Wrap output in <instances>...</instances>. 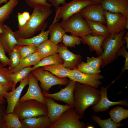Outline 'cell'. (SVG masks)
I'll return each mask as SVG.
<instances>
[{"label": "cell", "mask_w": 128, "mask_h": 128, "mask_svg": "<svg viewBox=\"0 0 128 128\" xmlns=\"http://www.w3.org/2000/svg\"><path fill=\"white\" fill-rule=\"evenodd\" d=\"M51 6L39 4L33 8V12L29 19L22 28L15 32L14 35L17 40L32 37L40 31L47 23L45 21L52 13Z\"/></svg>", "instance_id": "1"}, {"label": "cell", "mask_w": 128, "mask_h": 128, "mask_svg": "<svg viewBox=\"0 0 128 128\" xmlns=\"http://www.w3.org/2000/svg\"><path fill=\"white\" fill-rule=\"evenodd\" d=\"M101 96L100 90L98 88L76 82L73 99L75 110L77 114L83 118L86 109L96 104Z\"/></svg>", "instance_id": "2"}, {"label": "cell", "mask_w": 128, "mask_h": 128, "mask_svg": "<svg viewBox=\"0 0 128 128\" xmlns=\"http://www.w3.org/2000/svg\"><path fill=\"white\" fill-rule=\"evenodd\" d=\"M13 113L19 120L40 115L47 117L48 109L46 105L34 100L19 101L14 110Z\"/></svg>", "instance_id": "3"}, {"label": "cell", "mask_w": 128, "mask_h": 128, "mask_svg": "<svg viewBox=\"0 0 128 128\" xmlns=\"http://www.w3.org/2000/svg\"><path fill=\"white\" fill-rule=\"evenodd\" d=\"M125 32L124 30L118 34L111 35L104 41L102 45L104 50L100 55L102 59V68L116 59L118 51L126 43L123 38Z\"/></svg>", "instance_id": "4"}, {"label": "cell", "mask_w": 128, "mask_h": 128, "mask_svg": "<svg viewBox=\"0 0 128 128\" xmlns=\"http://www.w3.org/2000/svg\"><path fill=\"white\" fill-rule=\"evenodd\" d=\"M62 28L66 32H69L72 35L80 37L92 32L85 20L79 12L73 15L65 21L60 23Z\"/></svg>", "instance_id": "5"}, {"label": "cell", "mask_w": 128, "mask_h": 128, "mask_svg": "<svg viewBox=\"0 0 128 128\" xmlns=\"http://www.w3.org/2000/svg\"><path fill=\"white\" fill-rule=\"evenodd\" d=\"M31 73L40 82V85L43 91L49 92L53 86L58 85H65L67 82L65 79L59 78L42 67L37 68Z\"/></svg>", "instance_id": "6"}, {"label": "cell", "mask_w": 128, "mask_h": 128, "mask_svg": "<svg viewBox=\"0 0 128 128\" xmlns=\"http://www.w3.org/2000/svg\"><path fill=\"white\" fill-rule=\"evenodd\" d=\"M82 119L73 107L66 111L56 122L53 123L49 128H85L86 124L80 121Z\"/></svg>", "instance_id": "7"}, {"label": "cell", "mask_w": 128, "mask_h": 128, "mask_svg": "<svg viewBox=\"0 0 128 128\" xmlns=\"http://www.w3.org/2000/svg\"><path fill=\"white\" fill-rule=\"evenodd\" d=\"M95 3H96L90 1L73 0L58 8L56 10L54 19L57 21L60 19H62L63 21H65L86 6Z\"/></svg>", "instance_id": "8"}, {"label": "cell", "mask_w": 128, "mask_h": 128, "mask_svg": "<svg viewBox=\"0 0 128 128\" xmlns=\"http://www.w3.org/2000/svg\"><path fill=\"white\" fill-rule=\"evenodd\" d=\"M106 27L111 35L118 34L124 30L128 23V17L119 13L105 10L104 13Z\"/></svg>", "instance_id": "9"}, {"label": "cell", "mask_w": 128, "mask_h": 128, "mask_svg": "<svg viewBox=\"0 0 128 128\" xmlns=\"http://www.w3.org/2000/svg\"><path fill=\"white\" fill-rule=\"evenodd\" d=\"M67 77L69 80L88 85L98 89L102 84L100 80L104 78L102 75L88 74L79 71L77 69H71Z\"/></svg>", "instance_id": "10"}, {"label": "cell", "mask_w": 128, "mask_h": 128, "mask_svg": "<svg viewBox=\"0 0 128 128\" xmlns=\"http://www.w3.org/2000/svg\"><path fill=\"white\" fill-rule=\"evenodd\" d=\"M76 82L74 81L69 80L68 85L64 88L61 89L58 92L51 94L43 91L42 93L44 97L62 101L74 108L73 92Z\"/></svg>", "instance_id": "11"}, {"label": "cell", "mask_w": 128, "mask_h": 128, "mask_svg": "<svg viewBox=\"0 0 128 128\" xmlns=\"http://www.w3.org/2000/svg\"><path fill=\"white\" fill-rule=\"evenodd\" d=\"M104 11L101 4L95 3L86 6L79 13L85 20L99 22L104 24H106Z\"/></svg>", "instance_id": "12"}, {"label": "cell", "mask_w": 128, "mask_h": 128, "mask_svg": "<svg viewBox=\"0 0 128 128\" xmlns=\"http://www.w3.org/2000/svg\"><path fill=\"white\" fill-rule=\"evenodd\" d=\"M38 81L31 72L30 73L28 90L26 93L19 99V101L34 100L46 104L45 97L39 85Z\"/></svg>", "instance_id": "13"}, {"label": "cell", "mask_w": 128, "mask_h": 128, "mask_svg": "<svg viewBox=\"0 0 128 128\" xmlns=\"http://www.w3.org/2000/svg\"><path fill=\"white\" fill-rule=\"evenodd\" d=\"M29 74L20 82L19 86L14 90L7 92L4 96L7 102L5 114L13 112L16 105L19 101L22 92L24 88L28 84Z\"/></svg>", "instance_id": "14"}, {"label": "cell", "mask_w": 128, "mask_h": 128, "mask_svg": "<svg viewBox=\"0 0 128 128\" xmlns=\"http://www.w3.org/2000/svg\"><path fill=\"white\" fill-rule=\"evenodd\" d=\"M110 86V85H109L105 87H100L101 95L100 99L98 102L92 106V107L94 112L105 111L110 107L116 105H119L128 106L127 100L113 102L109 99L107 97V90Z\"/></svg>", "instance_id": "15"}, {"label": "cell", "mask_w": 128, "mask_h": 128, "mask_svg": "<svg viewBox=\"0 0 128 128\" xmlns=\"http://www.w3.org/2000/svg\"><path fill=\"white\" fill-rule=\"evenodd\" d=\"M57 51L64 61L63 64L66 68L70 69H77L82 62V57L80 54H75L69 51L67 46L63 44L58 45Z\"/></svg>", "instance_id": "16"}, {"label": "cell", "mask_w": 128, "mask_h": 128, "mask_svg": "<svg viewBox=\"0 0 128 128\" xmlns=\"http://www.w3.org/2000/svg\"><path fill=\"white\" fill-rule=\"evenodd\" d=\"M45 97L48 111L47 117L52 123L57 121L66 111L73 107L68 104L63 105L58 104L52 98Z\"/></svg>", "instance_id": "17"}, {"label": "cell", "mask_w": 128, "mask_h": 128, "mask_svg": "<svg viewBox=\"0 0 128 128\" xmlns=\"http://www.w3.org/2000/svg\"><path fill=\"white\" fill-rule=\"evenodd\" d=\"M101 4L105 10L128 17V0H103Z\"/></svg>", "instance_id": "18"}, {"label": "cell", "mask_w": 128, "mask_h": 128, "mask_svg": "<svg viewBox=\"0 0 128 128\" xmlns=\"http://www.w3.org/2000/svg\"><path fill=\"white\" fill-rule=\"evenodd\" d=\"M3 25L4 30L3 32L0 34V42L6 52L9 55L17 45L18 42L14 32L9 26L5 24Z\"/></svg>", "instance_id": "19"}, {"label": "cell", "mask_w": 128, "mask_h": 128, "mask_svg": "<svg viewBox=\"0 0 128 128\" xmlns=\"http://www.w3.org/2000/svg\"><path fill=\"white\" fill-rule=\"evenodd\" d=\"M80 38L81 42L84 44H87L91 51H95L99 56L102 55L103 51L102 48L103 43L106 37L90 34Z\"/></svg>", "instance_id": "20"}, {"label": "cell", "mask_w": 128, "mask_h": 128, "mask_svg": "<svg viewBox=\"0 0 128 128\" xmlns=\"http://www.w3.org/2000/svg\"><path fill=\"white\" fill-rule=\"evenodd\" d=\"M20 120L23 128H49L52 124L48 117L43 115Z\"/></svg>", "instance_id": "21"}, {"label": "cell", "mask_w": 128, "mask_h": 128, "mask_svg": "<svg viewBox=\"0 0 128 128\" xmlns=\"http://www.w3.org/2000/svg\"><path fill=\"white\" fill-rule=\"evenodd\" d=\"M47 26V23L41 30V32L36 36L27 39L17 40V45H33L37 46L47 40L48 39L50 27H49L48 30L45 31V29Z\"/></svg>", "instance_id": "22"}, {"label": "cell", "mask_w": 128, "mask_h": 128, "mask_svg": "<svg viewBox=\"0 0 128 128\" xmlns=\"http://www.w3.org/2000/svg\"><path fill=\"white\" fill-rule=\"evenodd\" d=\"M37 51L41 59L57 53V45L47 40L37 46Z\"/></svg>", "instance_id": "23"}, {"label": "cell", "mask_w": 128, "mask_h": 128, "mask_svg": "<svg viewBox=\"0 0 128 128\" xmlns=\"http://www.w3.org/2000/svg\"><path fill=\"white\" fill-rule=\"evenodd\" d=\"M57 22L54 19L50 26L49 33L50 36V40L56 45L62 41L63 37L66 32L62 28L60 23Z\"/></svg>", "instance_id": "24"}, {"label": "cell", "mask_w": 128, "mask_h": 128, "mask_svg": "<svg viewBox=\"0 0 128 128\" xmlns=\"http://www.w3.org/2000/svg\"><path fill=\"white\" fill-rule=\"evenodd\" d=\"M42 59L38 52L31 54L21 60L18 65L11 70L16 73L24 68L35 65Z\"/></svg>", "instance_id": "25"}, {"label": "cell", "mask_w": 128, "mask_h": 128, "mask_svg": "<svg viewBox=\"0 0 128 128\" xmlns=\"http://www.w3.org/2000/svg\"><path fill=\"white\" fill-rule=\"evenodd\" d=\"M85 20L92 32L91 34L103 36L106 37H108L111 35L106 26L102 23L87 20Z\"/></svg>", "instance_id": "26"}, {"label": "cell", "mask_w": 128, "mask_h": 128, "mask_svg": "<svg viewBox=\"0 0 128 128\" xmlns=\"http://www.w3.org/2000/svg\"><path fill=\"white\" fill-rule=\"evenodd\" d=\"M18 2V0H9L0 7V25H3V23L9 18Z\"/></svg>", "instance_id": "27"}, {"label": "cell", "mask_w": 128, "mask_h": 128, "mask_svg": "<svg viewBox=\"0 0 128 128\" xmlns=\"http://www.w3.org/2000/svg\"><path fill=\"white\" fill-rule=\"evenodd\" d=\"M57 77L60 78L68 77L71 69L65 67L63 64H55L42 67Z\"/></svg>", "instance_id": "28"}, {"label": "cell", "mask_w": 128, "mask_h": 128, "mask_svg": "<svg viewBox=\"0 0 128 128\" xmlns=\"http://www.w3.org/2000/svg\"><path fill=\"white\" fill-rule=\"evenodd\" d=\"M64 61L60 56L59 54L57 53L42 59L37 64L32 67V70L39 67L55 64H63Z\"/></svg>", "instance_id": "29"}, {"label": "cell", "mask_w": 128, "mask_h": 128, "mask_svg": "<svg viewBox=\"0 0 128 128\" xmlns=\"http://www.w3.org/2000/svg\"><path fill=\"white\" fill-rule=\"evenodd\" d=\"M109 114L112 120L116 123H119L128 117V110L118 106L111 109Z\"/></svg>", "instance_id": "30"}, {"label": "cell", "mask_w": 128, "mask_h": 128, "mask_svg": "<svg viewBox=\"0 0 128 128\" xmlns=\"http://www.w3.org/2000/svg\"><path fill=\"white\" fill-rule=\"evenodd\" d=\"M4 120V128H23L19 118L13 113L5 114Z\"/></svg>", "instance_id": "31"}, {"label": "cell", "mask_w": 128, "mask_h": 128, "mask_svg": "<svg viewBox=\"0 0 128 128\" xmlns=\"http://www.w3.org/2000/svg\"><path fill=\"white\" fill-rule=\"evenodd\" d=\"M93 120L97 123L101 128H118L124 126V124L120 123H117L113 121L111 118L102 119L101 117L96 115L91 116Z\"/></svg>", "instance_id": "32"}, {"label": "cell", "mask_w": 128, "mask_h": 128, "mask_svg": "<svg viewBox=\"0 0 128 128\" xmlns=\"http://www.w3.org/2000/svg\"><path fill=\"white\" fill-rule=\"evenodd\" d=\"M32 71V67L24 68L15 73H12L10 77L13 82L12 91L14 90L17 83L26 77Z\"/></svg>", "instance_id": "33"}, {"label": "cell", "mask_w": 128, "mask_h": 128, "mask_svg": "<svg viewBox=\"0 0 128 128\" xmlns=\"http://www.w3.org/2000/svg\"><path fill=\"white\" fill-rule=\"evenodd\" d=\"M12 73L8 68L5 67L0 68V83L10 90L13 84L10 77Z\"/></svg>", "instance_id": "34"}, {"label": "cell", "mask_w": 128, "mask_h": 128, "mask_svg": "<svg viewBox=\"0 0 128 128\" xmlns=\"http://www.w3.org/2000/svg\"><path fill=\"white\" fill-rule=\"evenodd\" d=\"M18 50L21 60L37 52V47L36 46L33 45H18Z\"/></svg>", "instance_id": "35"}, {"label": "cell", "mask_w": 128, "mask_h": 128, "mask_svg": "<svg viewBox=\"0 0 128 128\" xmlns=\"http://www.w3.org/2000/svg\"><path fill=\"white\" fill-rule=\"evenodd\" d=\"M62 42L67 46L74 47L81 43V38L79 37L69 35L65 34L63 37Z\"/></svg>", "instance_id": "36"}, {"label": "cell", "mask_w": 128, "mask_h": 128, "mask_svg": "<svg viewBox=\"0 0 128 128\" xmlns=\"http://www.w3.org/2000/svg\"><path fill=\"white\" fill-rule=\"evenodd\" d=\"M10 63L8 69L12 70L17 67L20 63L21 59L18 50V45H17L11 52L10 55Z\"/></svg>", "instance_id": "37"}, {"label": "cell", "mask_w": 128, "mask_h": 128, "mask_svg": "<svg viewBox=\"0 0 128 128\" xmlns=\"http://www.w3.org/2000/svg\"><path fill=\"white\" fill-rule=\"evenodd\" d=\"M77 69L83 73L91 75H99L101 72L100 70H96L87 62H81L78 65Z\"/></svg>", "instance_id": "38"}, {"label": "cell", "mask_w": 128, "mask_h": 128, "mask_svg": "<svg viewBox=\"0 0 128 128\" xmlns=\"http://www.w3.org/2000/svg\"><path fill=\"white\" fill-rule=\"evenodd\" d=\"M87 62L94 69L99 70L102 63V59L101 56L97 57H87Z\"/></svg>", "instance_id": "39"}, {"label": "cell", "mask_w": 128, "mask_h": 128, "mask_svg": "<svg viewBox=\"0 0 128 128\" xmlns=\"http://www.w3.org/2000/svg\"><path fill=\"white\" fill-rule=\"evenodd\" d=\"M124 45H123L119 50L117 53V56H121L125 59L124 64L122 69V72L119 76L121 75L126 70L128 69V52L126 49Z\"/></svg>", "instance_id": "40"}, {"label": "cell", "mask_w": 128, "mask_h": 128, "mask_svg": "<svg viewBox=\"0 0 128 128\" xmlns=\"http://www.w3.org/2000/svg\"><path fill=\"white\" fill-rule=\"evenodd\" d=\"M5 51L0 42V62L3 67L9 65L10 63V59L6 56Z\"/></svg>", "instance_id": "41"}, {"label": "cell", "mask_w": 128, "mask_h": 128, "mask_svg": "<svg viewBox=\"0 0 128 128\" xmlns=\"http://www.w3.org/2000/svg\"><path fill=\"white\" fill-rule=\"evenodd\" d=\"M25 1L29 7L33 8L39 4L52 6L51 4L47 3L46 0H25Z\"/></svg>", "instance_id": "42"}, {"label": "cell", "mask_w": 128, "mask_h": 128, "mask_svg": "<svg viewBox=\"0 0 128 128\" xmlns=\"http://www.w3.org/2000/svg\"><path fill=\"white\" fill-rule=\"evenodd\" d=\"M5 106L4 104L0 105V128H4V117L5 114Z\"/></svg>", "instance_id": "43"}, {"label": "cell", "mask_w": 128, "mask_h": 128, "mask_svg": "<svg viewBox=\"0 0 128 128\" xmlns=\"http://www.w3.org/2000/svg\"><path fill=\"white\" fill-rule=\"evenodd\" d=\"M17 18L18 22V26L19 29H20L25 25L27 21L23 16L22 13H18Z\"/></svg>", "instance_id": "44"}, {"label": "cell", "mask_w": 128, "mask_h": 128, "mask_svg": "<svg viewBox=\"0 0 128 128\" xmlns=\"http://www.w3.org/2000/svg\"><path fill=\"white\" fill-rule=\"evenodd\" d=\"M47 0L51 3L52 5L55 8V10H56L59 7L60 5H63L66 3V0Z\"/></svg>", "instance_id": "45"}, {"label": "cell", "mask_w": 128, "mask_h": 128, "mask_svg": "<svg viewBox=\"0 0 128 128\" xmlns=\"http://www.w3.org/2000/svg\"><path fill=\"white\" fill-rule=\"evenodd\" d=\"M10 90L0 83V96L4 97L5 94Z\"/></svg>", "instance_id": "46"}, {"label": "cell", "mask_w": 128, "mask_h": 128, "mask_svg": "<svg viewBox=\"0 0 128 128\" xmlns=\"http://www.w3.org/2000/svg\"><path fill=\"white\" fill-rule=\"evenodd\" d=\"M81 0L90 1L94 2L96 3L101 4L103 0Z\"/></svg>", "instance_id": "47"}, {"label": "cell", "mask_w": 128, "mask_h": 128, "mask_svg": "<svg viewBox=\"0 0 128 128\" xmlns=\"http://www.w3.org/2000/svg\"><path fill=\"white\" fill-rule=\"evenodd\" d=\"M123 38L124 39L126 43V48H128V32L125 36H124Z\"/></svg>", "instance_id": "48"}, {"label": "cell", "mask_w": 128, "mask_h": 128, "mask_svg": "<svg viewBox=\"0 0 128 128\" xmlns=\"http://www.w3.org/2000/svg\"><path fill=\"white\" fill-rule=\"evenodd\" d=\"M4 97L0 96V105L4 104L5 100Z\"/></svg>", "instance_id": "49"}, {"label": "cell", "mask_w": 128, "mask_h": 128, "mask_svg": "<svg viewBox=\"0 0 128 128\" xmlns=\"http://www.w3.org/2000/svg\"><path fill=\"white\" fill-rule=\"evenodd\" d=\"M4 30V27L3 25L1 26L0 25V34L3 32Z\"/></svg>", "instance_id": "50"}, {"label": "cell", "mask_w": 128, "mask_h": 128, "mask_svg": "<svg viewBox=\"0 0 128 128\" xmlns=\"http://www.w3.org/2000/svg\"><path fill=\"white\" fill-rule=\"evenodd\" d=\"M8 0H0V5L3 3H6Z\"/></svg>", "instance_id": "51"}, {"label": "cell", "mask_w": 128, "mask_h": 128, "mask_svg": "<svg viewBox=\"0 0 128 128\" xmlns=\"http://www.w3.org/2000/svg\"><path fill=\"white\" fill-rule=\"evenodd\" d=\"M3 67L2 65L1 64L0 62V68Z\"/></svg>", "instance_id": "52"}]
</instances>
